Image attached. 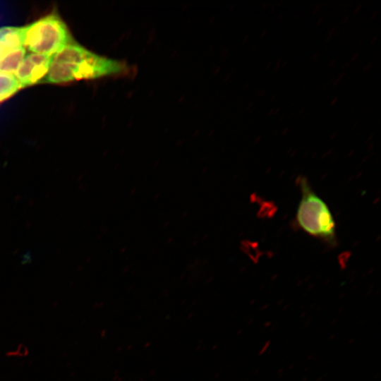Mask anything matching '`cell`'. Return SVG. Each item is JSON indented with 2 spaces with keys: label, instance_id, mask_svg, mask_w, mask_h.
Returning <instances> with one entry per match:
<instances>
[{
  "label": "cell",
  "instance_id": "cell-1",
  "mask_svg": "<svg viewBox=\"0 0 381 381\" xmlns=\"http://www.w3.org/2000/svg\"><path fill=\"white\" fill-rule=\"evenodd\" d=\"M131 69L126 62L99 55L74 40L52 56L48 73L41 83L60 84L123 75Z\"/></svg>",
  "mask_w": 381,
  "mask_h": 381
},
{
  "label": "cell",
  "instance_id": "cell-2",
  "mask_svg": "<svg viewBox=\"0 0 381 381\" xmlns=\"http://www.w3.org/2000/svg\"><path fill=\"white\" fill-rule=\"evenodd\" d=\"M22 47L30 53L52 56L74 41L64 21L52 12L26 25L21 26Z\"/></svg>",
  "mask_w": 381,
  "mask_h": 381
},
{
  "label": "cell",
  "instance_id": "cell-3",
  "mask_svg": "<svg viewBox=\"0 0 381 381\" xmlns=\"http://www.w3.org/2000/svg\"><path fill=\"white\" fill-rule=\"evenodd\" d=\"M300 183L302 196L296 213L298 224L315 237L334 242L336 225L329 207L312 190L305 178H302Z\"/></svg>",
  "mask_w": 381,
  "mask_h": 381
},
{
  "label": "cell",
  "instance_id": "cell-4",
  "mask_svg": "<svg viewBox=\"0 0 381 381\" xmlns=\"http://www.w3.org/2000/svg\"><path fill=\"white\" fill-rule=\"evenodd\" d=\"M52 56L26 54L14 73L23 88L41 83L48 73Z\"/></svg>",
  "mask_w": 381,
  "mask_h": 381
},
{
  "label": "cell",
  "instance_id": "cell-5",
  "mask_svg": "<svg viewBox=\"0 0 381 381\" xmlns=\"http://www.w3.org/2000/svg\"><path fill=\"white\" fill-rule=\"evenodd\" d=\"M21 47V27L0 28V57L5 53Z\"/></svg>",
  "mask_w": 381,
  "mask_h": 381
},
{
  "label": "cell",
  "instance_id": "cell-6",
  "mask_svg": "<svg viewBox=\"0 0 381 381\" xmlns=\"http://www.w3.org/2000/svg\"><path fill=\"white\" fill-rule=\"evenodd\" d=\"M26 55V50L19 47L11 50L0 57V73L13 74Z\"/></svg>",
  "mask_w": 381,
  "mask_h": 381
},
{
  "label": "cell",
  "instance_id": "cell-7",
  "mask_svg": "<svg viewBox=\"0 0 381 381\" xmlns=\"http://www.w3.org/2000/svg\"><path fill=\"white\" fill-rule=\"evenodd\" d=\"M23 87L13 74L0 73V102L13 96Z\"/></svg>",
  "mask_w": 381,
  "mask_h": 381
},
{
  "label": "cell",
  "instance_id": "cell-8",
  "mask_svg": "<svg viewBox=\"0 0 381 381\" xmlns=\"http://www.w3.org/2000/svg\"><path fill=\"white\" fill-rule=\"evenodd\" d=\"M343 75H344V73H342L341 75H340V76L338 78L337 81H336V82L334 83V85L338 83V81L341 79V78L343 77Z\"/></svg>",
  "mask_w": 381,
  "mask_h": 381
},
{
  "label": "cell",
  "instance_id": "cell-9",
  "mask_svg": "<svg viewBox=\"0 0 381 381\" xmlns=\"http://www.w3.org/2000/svg\"><path fill=\"white\" fill-rule=\"evenodd\" d=\"M377 39V37H375L373 39V41L371 42V44H373L374 43V41L376 40Z\"/></svg>",
  "mask_w": 381,
  "mask_h": 381
},
{
  "label": "cell",
  "instance_id": "cell-10",
  "mask_svg": "<svg viewBox=\"0 0 381 381\" xmlns=\"http://www.w3.org/2000/svg\"><path fill=\"white\" fill-rule=\"evenodd\" d=\"M337 100V98L334 99L333 102L332 103V105H333Z\"/></svg>",
  "mask_w": 381,
  "mask_h": 381
},
{
  "label": "cell",
  "instance_id": "cell-11",
  "mask_svg": "<svg viewBox=\"0 0 381 381\" xmlns=\"http://www.w3.org/2000/svg\"><path fill=\"white\" fill-rule=\"evenodd\" d=\"M360 8H361V6H359V7L356 8V13H357V12H358V11H359Z\"/></svg>",
  "mask_w": 381,
  "mask_h": 381
},
{
  "label": "cell",
  "instance_id": "cell-12",
  "mask_svg": "<svg viewBox=\"0 0 381 381\" xmlns=\"http://www.w3.org/2000/svg\"><path fill=\"white\" fill-rule=\"evenodd\" d=\"M376 13H377V12H376V13H374V14L373 15V17H372V18H373L375 17V16H376Z\"/></svg>",
  "mask_w": 381,
  "mask_h": 381
},
{
  "label": "cell",
  "instance_id": "cell-13",
  "mask_svg": "<svg viewBox=\"0 0 381 381\" xmlns=\"http://www.w3.org/2000/svg\"><path fill=\"white\" fill-rule=\"evenodd\" d=\"M334 60H333V61H332V63H331V64H329V66H331L334 64Z\"/></svg>",
  "mask_w": 381,
  "mask_h": 381
}]
</instances>
